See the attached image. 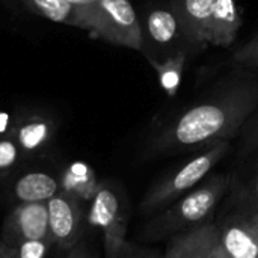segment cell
<instances>
[{"label": "cell", "instance_id": "1", "mask_svg": "<svg viewBox=\"0 0 258 258\" xmlns=\"http://www.w3.org/2000/svg\"><path fill=\"white\" fill-rule=\"evenodd\" d=\"M258 109V73L236 67L189 106L172 113L147 139L142 160L198 153L237 138Z\"/></svg>", "mask_w": 258, "mask_h": 258}, {"label": "cell", "instance_id": "2", "mask_svg": "<svg viewBox=\"0 0 258 258\" xmlns=\"http://www.w3.org/2000/svg\"><path fill=\"white\" fill-rule=\"evenodd\" d=\"M231 174H212L198 187L178 198L169 207L154 215L142 230V237L150 242L172 237L186 230L215 221L219 204L225 200Z\"/></svg>", "mask_w": 258, "mask_h": 258}, {"label": "cell", "instance_id": "3", "mask_svg": "<svg viewBox=\"0 0 258 258\" xmlns=\"http://www.w3.org/2000/svg\"><path fill=\"white\" fill-rule=\"evenodd\" d=\"M230 151L231 142H219L213 147L198 151L192 159L169 171L150 187L141 201L139 212L145 216H154L160 213L178 198L198 187Z\"/></svg>", "mask_w": 258, "mask_h": 258}, {"label": "cell", "instance_id": "4", "mask_svg": "<svg viewBox=\"0 0 258 258\" xmlns=\"http://www.w3.org/2000/svg\"><path fill=\"white\" fill-rule=\"evenodd\" d=\"M139 20L142 29L141 51L148 62H157L180 51H187L194 56L204 50L190 36L169 0H159L145 6Z\"/></svg>", "mask_w": 258, "mask_h": 258}, {"label": "cell", "instance_id": "5", "mask_svg": "<svg viewBox=\"0 0 258 258\" xmlns=\"http://www.w3.org/2000/svg\"><path fill=\"white\" fill-rule=\"evenodd\" d=\"M80 29L109 44L142 50L141 20L130 0H97L85 5Z\"/></svg>", "mask_w": 258, "mask_h": 258}, {"label": "cell", "instance_id": "6", "mask_svg": "<svg viewBox=\"0 0 258 258\" xmlns=\"http://www.w3.org/2000/svg\"><path fill=\"white\" fill-rule=\"evenodd\" d=\"M88 222L103 231L106 258H119L130 246L127 242L128 210L112 186L104 184L97 189L88 213Z\"/></svg>", "mask_w": 258, "mask_h": 258}, {"label": "cell", "instance_id": "7", "mask_svg": "<svg viewBox=\"0 0 258 258\" xmlns=\"http://www.w3.org/2000/svg\"><path fill=\"white\" fill-rule=\"evenodd\" d=\"M51 240L60 251H70L82 240L86 215L76 195L62 190L47 203Z\"/></svg>", "mask_w": 258, "mask_h": 258}, {"label": "cell", "instance_id": "8", "mask_svg": "<svg viewBox=\"0 0 258 258\" xmlns=\"http://www.w3.org/2000/svg\"><path fill=\"white\" fill-rule=\"evenodd\" d=\"M2 242L14 245L26 240H51L47 203H20L6 216Z\"/></svg>", "mask_w": 258, "mask_h": 258}, {"label": "cell", "instance_id": "9", "mask_svg": "<svg viewBox=\"0 0 258 258\" xmlns=\"http://www.w3.org/2000/svg\"><path fill=\"white\" fill-rule=\"evenodd\" d=\"M213 222L218 246L225 258H258V240L246 216H219Z\"/></svg>", "mask_w": 258, "mask_h": 258}, {"label": "cell", "instance_id": "10", "mask_svg": "<svg viewBox=\"0 0 258 258\" xmlns=\"http://www.w3.org/2000/svg\"><path fill=\"white\" fill-rule=\"evenodd\" d=\"M54 130V122L47 116L29 115L12 125L9 136L17 144L24 159H27L39 154L51 144Z\"/></svg>", "mask_w": 258, "mask_h": 258}, {"label": "cell", "instance_id": "11", "mask_svg": "<svg viewBox=\"0 0 258 258\" xmlns=\"http://www.w3.org/2000/svg\"><path fill=\"white\" fill-rule=\"evenodd\" d=\"M242 26V14L236 0H216L206 29V44L230 47Z\"/></svg>", "mask_w": 258, "mask_h": 258}, {"label": "cell", "instance_id": "12", "mask_svg": "<svg viewBox=\"0 0 258 258\" xmlns=\"http://www.w3.org/2000/svg\"><path fill=\"white\" fill-rule=\"evenodd\" d=\"M224 201L225 206L219 216L258 213V163L246 174H231L230 190Z\"/></svg>", "mask_w": 258, "mask_h": 258}, {"label": "cell", "instance_id": "13", "mask_svg": "<svg viewBox=\"0 0 258 258\" xmlns=\"http://www.w3.org/2000/svg\"><path fill=\"white\" fill-rule=\"evenodd\" d=\"M215 240V222H207L169 237L163 258H206Z\"/></svg>", "mask_w": 258, "mask_h": 258}, {"label": "cell", "instance_id": "14", "mask_svg": "<svg viewBox=\"0 0 258 258\" xmlns=\"http://www.w3.org/2000/svg\"><path fill=\"white\" fill-rule=\"evenodd\" d=\"M12 197L20 203H48L62 192L60 181L44 171H32L20 175L12 184Z\"/></svg>", "mask_w": 258, "mask_h": 258}, {"label": "cell", "instance_id": "15", "mask_svg": "<svg viewBox=\"0 0 258 258\" xmlns=\"http://www.w3.org/2000/svg\"><path fill=\"white\" fill-rule=\"evenodd\" d=\"M177 14L180 15L181 21L184 23L187 32L200 44L203 48L207 47L206 44V29L209 18L212 15L213 6L216 0H169Z\"/></svg>", "mask_w": 258, "mask_h": 258}, {"label": "cell", "instance_id": "16", "mask_svg": "<svg viewBox=\"0 0 258 258\" xmlns=\"http://www.w3.org/2000/svg\"><path fill=\"white\" fill-rule=\"evenodd\" d=\"M23 5L35 15L54 23L79 27L82 26L85 5H74L67 0H21Z\"/></svg>", "mask_w": 258, "mask_h": 258}, {"label": "cell", "instance_id": "17", "mask_svg": "<svg viewBox=\"0 0 258 258\" xmlns=\"http://www.w3.org/2000/svg\"><path fill=\"white\" fill-rule=\"evenodd\" d=\"M192 57L190 53L187 51H180L175 53L169 57H165L157 62H150L153 68L157 73L159 82L162 89L168 94V97H175L178 92V88L183 80V74L186 70V65L189 59Z\"/></svg>", "mask_w": 258, "mask_h": 258}, {"label": "cell", "instance_id": "18", "mask_svg": "<svg viewBox=\"0 0 258 258\" xmlns=\"http://www.w3.org/2000/svg\"><path fill=\"white\" fill-rule=\"evenodd\" d=\"M23 160L24 156L11 136H0V180L11 175Z\"/></svg>", "mask_w": 258, "mask_h": 258}, {"label": "cell", "instance_id": "19", "mask_svg": "<svg viewBox=\"0 0 258 258\" xmlns=\"http://www.w3.org/2000/svg\"><path fill=\"white\" fill-rule=\"evenodd\" d=\"M14 249L17 258H48L53 240H26L14 245H8Z\"/></svg>", "mask_w": 258, "mask_h": 258}, {"label": "cell", "instance_id": "20", "mask_svg": "<svg viewBox=\"0 0 258 258\" xmlns=\"http://www.w3.org/2000/svg\"><path fill=\"white\" fill-rule=\"evenodd\" d=\"M231 63H234L239 68L258 73V33L249 42L243 44L233 53Z\"/></svg>", "mask_w": 258, "mask_h": 258}, {"label": "cell", "instance_id": "21", "mask_svg": "<svg viewBox=\"0 0 258 258\" xmlns=\"http://www.w3.org/2000/svg\"><path fill=\"white\" fill-rule=\"evenodd\" d=\"M237 138H240V154L249 156L258 151V109L246 119Z\"/></svg>", "mask_w": 258, "mask_h": 258}, {"label": "cell", "instance_id": "22", "mask_svg": "<svg viewBox=\"0 0 258 258\" xmlns=\"http://www.w3.org/2000/svg\"><path fill=\"white\" fill-rule=\"evenodd\" d=\"M119 258H163V255L156 252V251H153V249L142 248V246L130 243V246L125 249V252Z\"/></svg>", "mask_w": 258, "mask_h": 258}, {"label": "cell", "instance_id": "23", "mask_svg": "<svg viewBox=\"0 0 258 258\" xmlns=\"http://www.w3.org/2000/svg\"><path fill=\"white\" fill-rule=\"evenodd\" d=\"M65 258H95L94 254L91 252V249L88 248V245L80 240L76 246H73L70 251H67Z\"/></svg>", "mask_w": 258, "mask_h": 258}, {"label": "cell", "instance_id": "24", "mask_svg": "<svg viewBox=\"0 0 258 258\" xmlns=\"http://www.w3.org/2000/svg\"><path fill=\"white\" fill-rule=\"evenodd\" d=\"M0 258H17L14 249L2 240H0Z\"/></svg>", "mask_w": 258, "mask_h": 258}, {"label": "cell", "instance_id": "25", "mask_svg": "<svg viewBox=\"0 0 258 258\" xmlns=\"http://www.w3.org/2000/svg\"><path fill=\"white\" fill-rule=\"evenodd\" d=\"M206 258H225V255L222 254V251L218 246V240H215L213 246L210 248V251H209V254H207Z\"/></svg>", "mask_w": 258, "mask_h": 258}, {"label": "cell", "instance_id": "26", "mask_svg": "<svg viewBox=\"0 0 258 258\" xmlns=\"http://www.w3.org/2000/svg\"><path fill=\"white\" fill-rule=\"evenodd\" d=\"M246 218H248V222H249V225H251V228H252V231H254V234H255L258 240V213L252 215V216H246Z\"/></svg>", "mask_w": 258, "mask_h": 258}, {"label": "cell", "instance_id": "27", "mask_svg": "<svg viewBox=\"0 0 258 258\" xmlns=\"http://www.w3.org/2000/svg\"><path fill=\"white\" fill-rule=\"evenodd\" d=\"M67 2H71L74 5H91V3H94L97 0H67Z\"/></svg>", "mask_w": 258, "mask_h": 258}, {"label": "cell", "instance_id": "28", "mask_svg": "<svg viewBox=\"0 0 258 258\" xmlns=\"http://www.w3.org/2000/svg\"><path fill=\"white\" fill-rule=\"evenodd\" d=\"M65 254H67V252H65ZM54 258H65V255H62V257L59 255V257H54Z\"/></svg>", "mask_w": 258, "mask_h": 258}]
</instances>
